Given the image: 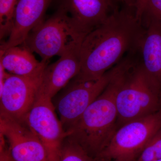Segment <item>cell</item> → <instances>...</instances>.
Returning <instances> with one entry per match:
<instances>
[{"label":"cell","mask_w":161,"mask_h":161,"mask_svg":"<svg viewBox=\"0 0 161 161\" xmlns=\"http://www.w3.org/2000/svg\"><path fill=\"white\" fill-rule=\"evenodd\" d=\"M118 67L103 92L88 107L67 132V137L80 145L96 158L118 129L115 96L118 86Z\"/></svg>","instance_id":"3957f363"},{"label":"cell","mask_w":161,"mask_h":161,"mask_svg":"<svg viewBox=\"0 0 161 161\" xmlns=\"http://www.w3.org/2000/svg\"><path fill=\"white\" fill-rule=\"evenodd\" d=\"M161 159V129L148 142L136 161H155Z\"/></svg>","instance_id":"e0dca14e"},{"label":"cell","mask_w":161,"mask_h":161,"mask_svg":"<svg viewBox=\"0 0 161 161\" xmlns=\"http://www.w3.org/2000/svg\"><path fill=\"white\" fill-rule=\"evenodd\" d=\"M161 129V110L134 119L117 129L96 161H136L148 142Z\"/></svg>","instance_id":"5b68a950"},{"label":"cell","mask_w":161,"mask_h":161,"mask_svg":"<svg viewBox=\"0 0 161 161\" xmlns=\"http://www.w3.org/2000/svg\"><path fill=\"white\" fill-rule=\"evenodd\" d=\"M19 46L0 50V64L6 72L14 75L25 77L42 75L47 61L39 62L28 48Z\"/></svg>","instance_id":"5bb4252c"},{"label":"cell","mask_w":161,"mask_h":161,"mask_svg":"<svg viewBox=\"0 0 161 161\" xmlns=\"http://www.w3.org/2000/svg\"><path fill=\"white\" fill-rule=\"evenodd\" d=\"M115 96L118 129L131 121L161 110V88L144 69L137 52L129 53L117 64Z\"/></svg>","instance_id":"7a4b0ae2"},{"label":"cell","mask_w":161,"mask_h":161,"mask_svg":"<svg viewBox=\"0 0 161 161\" xmlns=\"http://www.w3.org/2000/svg\"><path fill=\"white\" fill-rule=\"evenodd\" d=\"M7 144L0 147V161H14L9 153Z\"/></svg>","instance_id":"d6986e66"},{"label":"cell","mask_w":161,"mask_h":161,"mask_svg":"<svg viewBox=\"0 0 161 161\" xmlns=\"http://www.w3.org/2000/svg\"><path fill=\"white\" fill-rule=\"evenodd\" d=\"M52 99L39 91L25 122L43 144L48 161H59L67 133L56 114Z\"/></svg>","instance_id":"8992f818"},{"label":"cell","mask_w":161,"mask_h":161,"mask_svg":"<svg viewBox=\"0 0 161 161\" xmlns=\"http://www.w3.org/2000/svg\"><path fill=\"white\" fill-rule=\"evenodd\" d=\"M19 0H0L1 40L9 37L13 25L16 8Z\"/></svg>","instance_id":"9a60e30c"},{"label":"cell","mask_w":161,"mask_h":161,"mask_svg":"<svg viewBox=\"0 0 161 161\" xmlns=\"http://www.w3.org/2000/svg\"><path fill=\"white\" fill-rule=\"evenodd\" d=\"M53 0H19L15 12L13 25L8 39L2 43L1 50L19 46L30 33L43 22Z\"/></svg>","instance_id":"8fae6325"},{"label":"cell","mask_w":161,"mask_h":161,"mask_svg":"<svg viewBox=\"0 0 161 161\" xmlns=\"http://www.w3.org/2000/svg\"><path fill=\"white\" fill-rule=\"evenodd\" d=\"M141 20L144 31L137 53L147 74L161 88V22L143 16Z\"/></svg>","instance_id":"7c38bea8"},{"label":"cell","mask_w":161,"mask_h":161,"mask_svg":"<svg viewBox=\"0 0 161 161\" xmlns=\"http://www.w3.org/2000/svg\"><path fill=\"white\" fill-rule=\"evenodd\" d=\"M43 75L25 77L6 72L0 92V116L25 122L36 98Z\"/></svg>","instance_id":"ba28073f"},{"label":"cell","mask_w":161,"mask_h":161,"mask_svg":"<svg viewBox=\"0 0 161 161\" xmlns=\"http://www.w3.org/2000/svg\"><path fill=\"white\" fill-rule=\"evenodd\" d=\"M142 16L161 22V0H145L140 14V19Z\"/></svg>","instance_id":"ac0fdd59"},{"label":"cell","mask_w":161,"mask_h":161,"mask_svg":"<svg viewBox=\"0 0 161 161\" xmlns=\"http://www.w3.org/2000/svg\"><path fill=\"white\" fill-rule=\"evenodd\" d=\"M59 1V8L69 15L85 37L120 9L118 0Z\"/></svg>","instance_id":"30bf717a"},{"label":"cell","mask_w":161,"mask_h":161,"mask_svg":"<svg viewBox=\"0 0 161 161\" xmlns=\"http://www.w3.org/2000/svg\"><path fill=\"white\" fill-rule=\"evenodd\" d=\"M114 71L115 66L98 80L87 81L72 80L60 94L54 105L65 132L77 122L88 107L103 92L112 79Z\"/></svg>","instance_id":"52a82bcc"},{"label":"cell","mask_w":161,"mask_h":161,"mask_svg":"<svg viewBox=\"0 0 161 161\" xmlns=\"http://www.w3.org/2000/svg\"><path fill=\"white\" fill-rule=\"evenodd\" d=\"M144 31L134 9L122 7L89 33L81 43V66L73 80H98L123 59L125 54L137 51Z\"/></svg>","instance_id":"6da1fadb"},{"label":"cell","mask_w":161,"mask_h":161,"mask_svg":"<svg viewBox=\"0 0 161 161\" xmlns=\"http://www.w3.org/2000/svg\"><path fill=\"white\" fill-rule=\"evenodd\" d=\"M85 38L69 15L63 9L58 10L30 33L22 45L36 53L42 60L48 61L55 56L80 47Z\"/></svg>","instance_id":"277c9868"},{"label":"cell","mask_w":161,"mask_h":161,"mask_svg":"<svg viewBox=\"0 0 161 161\" xmlns=\"http://www.w3.org/2000/svg\"><path fill=\"white\" fill-rule=\"evenodd\" d=\"M59 161H96L80 145L69 137L64 141Z\"/></svg>","instance_id":"2e32d148"},{"label":"cell","mask_w":161,"mask_h":161,"mask_svg":"<svg viewBox=\"0 0 161 161\" xmlns=\"http://www.w3.org/2000/svg\"><path fill=\"white\" fill-rule=\"evenodd\" d=\"M155 161H161V160H159Z\"/></svg>","instance_id":"44dd1931"},{"label":"cell","mask_w":161,"mask_h":161,"mask_svg":"<svg viewBox=\"0 0 161 161\" xmlns=\"http://www.w3.org/2000/svg\"><path fill=\"white\" fill-rule=\"evenodd\" d=\"M122 7L134 9L136 11L138 0H118Z\"/></svg>","instance_id":"ffe728a7"},{"label":"cell","mask_w":161,"mask_h":161,"mask_svg":"<svg viewBox=\"0 0 161 161\" xmlns=\"http://www.w3.org/2000/svg\"><path fill=\"white\" fill-rule=\"evenodd\" d=\"M0 134L14 161H48L43 144L25 122L0 116Z\"/></svg>","instance_id":"9c48e42d"},{"label":"cell","mask_w":161,"mask_h":161,"mask_svg":"<svg viewBox=\"0 0 161 161\" xmlns=\"http://www.w3.org/2000/svg\"><path fill=\"white\" fill-rule=\"evenodd\" d=\"M80 47L64 54L56 62L47 65L43 71L40 92L53 99L78 75L81 66Z\"/></svg>","instance_id":"4fadbf2b"}]
</instances>
